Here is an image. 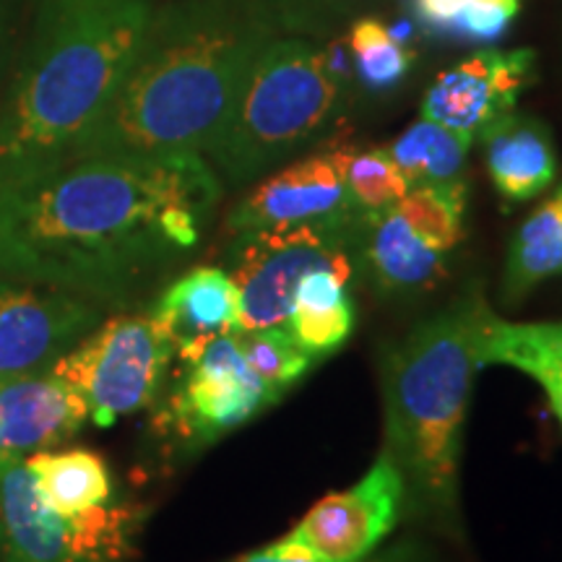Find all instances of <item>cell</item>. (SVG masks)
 Returning a JSON list of instances; mask_svg holds the SVG:
<instances>
[{
	"label": "cell",
	"mask_w": 562,
	"mask_h": 562,
	"mask_svg": "<svg viewBox=\"0 0 562 562\" xmlns=\"http://www.w3.org/2000/svg\"><path fill=\"white\" fill-rule=\"evenodd\" d=\"M102 318L76 294L40 284H0V383L50 370Z\"/></svg>",
	"instance_id": "obj_12"
},
{
	"label": "cell",
	"mask_w": 562,
	"mask_h": 562,
	"mask_svg": "<svg viewBox=\"0 0 562 562\" xmlns=\"http://www.w3.org/2000/svg\"><path fill=\"white\" fill-rule=\"evenodd\" d=\"M229 562H323V560H315V558H311V554L294 550V547L284 544L281 539H277V542L263 547V550L237 554V558Z\"/></svg>",
	"instance_id": "obj_29"
},
{
	"label": "cell",
	"mask_w": 562,
	"mask_h": 562,
	"mask_svg": "<svg viewBox=\"0 0 562 562\" xmlns=\"http://www.w3.org/2000/svg\"><path fill=\"white\" fill-rule=\"evenodd\" d=\"M172 357V341L151 313L117 315L97 323L50 370L87 402L94 425L110 427L157 398Z\"/></svg>",
	"instance_id": "obj_8"
},
{
	"label": "cell",
	"mask_w": 562,
	"mask_h": 562,
	"mask_svg": "<svg viewBox=\"0 0 562 562\" xmlns=\"http://www.w3.org/2000/svg\"><path fill=\"white\" fill-rule=\"evenodd\" d=\"M349 83L318 40L279 34L252 63L203 157L227 186L263 178L339 123Z\"/></svg>",
	"instance_id": "obj_5"
},
{
	"label": "cell",
	"mask_w": 562,
	"mask_h": 562,
	"mask_svg": "<svg viewBox=\"0 0 562 562\" xmlns=\"http://www.w3.org/2000/svg\"><path fill=\"white\" fill-rule=\"evenodd\" d=\"M360 209L344 180L341 144L294 159L284 170L266 175L235 203L227 216L232 237L281 224L321 220Z\"/></svg>",
	"instance_id": "obj_13"
},
{
	"label": "cell",
	"mask_w": 562,
	"mask_h": 562,
	"mask_svg": "<svg viewBox=\"0 0 562 562\" xmlns=\"http://www.w3.org/2000/svg\"><path fill=\"white\" fill-rule=\"evenodd\" d=\"M279 34L271 0L154 9L115 97L68 161L206 154L252 63Z\"/></svg>",
	"instance_id": "obj_2"
},
{
	"label": "cell",
	"mask_w": 562,
	"mask_h": 562,
	"mask_svg": "<svg viewBox=\"0 0 562 562\" xmlns=\"http://www.w3.org/2000/svg\"><path fill=\"white\" fill-rule=\"evenodd\" d=\"M467 180L448 186H414L396 201L398 214L414 235L430 248L448 252L463 240V214H467Z\"/></svg>",
	"instance_id": "obj_25"
},
{
	"label": "cell",
	"mask_w": 562,
	"mask_h": 562,
	"mask_svg": "<svg viewBox=\"0 0 562 562\" xmlns=\"http://www.w3.org/2000/svg\"><path fill=\"white\" fill-rule=\"evenodd\" d=\"M487 300H456L422 321L383 362L385 451L406 484V505L461 537V456L472 404L474 334Z\"/></svg>",
	"instance_id": "obj_4"
},
{
	"label": "cell",
	"mask_w": 562,
	"mask_h": 562,
	"mask_svg": "<svg viewBox=\"0 0 562 562\" xmlns=\"http://www.w3.org/2000/svg\"><path fill=\"white\" fill-rule=\"evenodd\" d=\"M237 341L245 360L258 372L263 383L284 396L292 385L311 372L315 357L302 344L294 339L292 328L286 323L266 328H252V331H237Z\"/></svg>",
	"instance_id": "obj_26"
},
{
	"label": "cell",
	"mask_w": 562,
	"mask_h": 562,
	"mask_svg": "<svg viewBox=\"0 0 562 562\" xmlns=\"http://www.w3.org/2000/svg\"><path fill=\"white\" fill-rule=\"evenodd\" d=\"M476 138L495 193L510 206L533 201L558 178V146L542 117L508 112Z\"/></svg>",
	"instance_id": "obj_17"
},
{
	"label": "cell",
	"mask_w": 562,
	"mask_h": 562,
	"mask_svg": "<svg viewBox=\"0 0 562 562\" xmlns=\"http://www.w3.org/2000/svg\"><path fill=\"white\" fill-rule=\"evenodd\" d=\"M364 562H422V550L414 544H396L381 554H372Z\"/></svg>",
	"instance_id": "obj_31"
},
{
	"label": "cell",
	"mask_w": 562,
	"mask_h": 562,
	"mask_svg": "<svg viewBox=\"0 0 562 562\" xmlns=\"http://www.w3.org/2000/svg\"><path fill=\"white\" fill-rule=\"evenodd\" d=\"M558 277H562V182L513 232L501 297L505 305H518Z\"/></svg>",
	"instance_id": "obj_19"
},
{
	"label": "cell",
	"mask_w": 562,
	"mask_h": 562,
	"mask_svg": "<svg viewBox=\"0 0 562 562\" xmlns=\"http://www.w3.org/2000/svg\"><path fill=\"white\" fill-rule=\"evenodd\" d=\"M87 422V402L53 370L0 383V459H21L60 446Z\"/></svg>",
	"instance_id": "obj_14"
},
{
	"label": "cell",
	"mask_w": 562,
	"mask_h": 562,
	"mask_svg": "<svg viewBox=\"0 0 562 562\" xmlns=\"http://www.w3.org/2000/svg\"><path fill=\"white\" fill-rule=\"evenodd\" d=\"M240 290L220 266H195L182 273L151 311L182 362L195 360L209 341L240 331Z\"/></svg>",
	"instance_id": "obj_15"
},
{
	"label": "cell",
	"mask_w": 562,
	"mask_h": 562,
	"mask_svg": "<svg viewBox=\"0 0 562 562\" xmlns=\"http://www.w3.org/2000/svg\"><path fill=\"white\" fill-rule=\"evenodd\" d=\"M474 357L480 368L503 364L537 381L562 425V321L510 323L487 307L474 334Z\"/></svg>",
	"instance_id": "obj_18"
},
{
	"label": "cell",
	"mask_w": 562,
	"mask_h": 562,
	"mask_svg": "<svg viewBox=\"0 0 562 562\" xmlns=\"http://www.w3.org/2000/svg\"><path fill=\"white\" fill-rule=\"evenodd\" d=\"M385 3H396V5H412V0H385Z\"/></svg>",
	"instance_id": "obj_32"
},
{
	"label": "cell",
	"mask_w": 562,
	"mask_h": 562,
	"mask_svg": "<svg viewBox=\"0 0 562 562\" xmlns=\"http://www.w3.org/2000/svg\"><path fill=\"white\" fill-rule=\"evenodd\" d=\"M144 524L136 505L60 516L40 497L24 459H0V552L5 562H125Z\"/></svg>",
	"instance_id": "obj_7"
},
{
	"label": "cell",
	"mask_w": 562,
	"mask_h": 562,
	"mask_svg": "<svg viewBox=\"0 0 562 562\" xmlns=\"http://www.w3.org/2000/svg\"><path fill=\"white\" fill-rule=\"evenodd\" d=\"M220 199L203 154L68 161L0 191V273L115 297L193 250Z\"/></svg>",
	"instance_id": "obj_1"
},
{
	"label": "cell",
	"mask_w": 562,
	"mask_h": 562,
	"mask_svg": "<svg viewBox=\"0 0 562 562\" xmlns=\"http://www.w3.org/2000/svg\"><path fill=\"white\" fill-rule=\"evenodd\" d=\"M537 76V53L529 47H482L435 76L422 97V117L476 138L490 123L516 110Z\"/></svg>",
	"instance_id": "obj_11"
},
{
	"label": "cell",
	"mask_w": 562,
	"mask_h": 562,
	"mask_svg": "<svg viewBox=\"0 0 562 562\" xmlns=\"http://www.w3.org/2000/svg\"><path fill=\"white\" fill-rule=\"evenodd\" d=\"M347 286L349 281L336 271L318 269L302 277L294 290L286 326L318 362L339 351L355 331V302Z\"/></svg>",
	"instance_id": "obj_20"
},
{
	"label": "cell",
	"mask_w": 562,
	"mask_h": 562,
	"mask_svg": "<svg viewBox=\"0 0 562 562\" xmlns=\"http://www.w3.org/2000/svg\"><path fill=\"white\" fill-rule=\"evenodd\" d=\"M362 209L321 220L235 235L229 277L240 290V331L290 321L294 290L311 271L331 269L351 281Z\"/></svg>",
	"instance_id": "obj_6"
},
{
	"label": "cell",
	"mask_w": 562,
	"mask_h": 562,
	"mask_svg": "<svg viewBox=\"0 0 562 562\" xmlns=\"http://www.w3.org/2000/svg\"><path fill=\"white\" fill-rule=\"evenodd\" d=\"M24 461L40 497L60 516H76L110 503L112 476L100 453L87 448L58 453L37 451Z\"/></svg>",
	"instance_id": "obj_21"
},
{
	"label": "cell",
	"mask_w": 562,
	"mask_h": 562,
	"mask_svg": "<svg viewBox=\"0 0 562 562\" xmlns=\"http://www.w3.org/2000/svg\"><path fill=\"white\" fill-rule=\"evenodd\" d=\"M341 165L351 201L362 211L396 206V201L409 191V182L385 149L360 151L341 146Z\"/></svg>",
	"instance_id": "obj_27"
},
{
	"label": "cell",
	"mask_w": 562,
	"mask_h": 562,
	"mask_svg": "<svg viewBox=\"0 0 562 562\" xmlns=\"http://www.w3.org/2000/svg\"><path fill=\"white\" fill-rule=\"evenodd\" d=\"M279 398L281 393L263 383L245 360L237 334H224L186 362L159 422L188 446H211L279 404Z\"/></svg>",
	"instance_id": "obj_9"
},
{
	"label": "cell",
	"mask_w": 562,
	"mask_h": 562,
	"mask_svg": "<svg viewBox=\"0 0 562 562\" xmlns=\"http://www.w3.org/2000/svg\"><path fill=\"white\" fill-rule=\"evenodd\" d=\"M385 0H271L281 32L328 42Z\"/></svg>",
	"instance_id": "obj_28"
},
{
	"label": "cell",
	"mask_w": 562,
	"mask_h": 562,
	"mask_svg": "<svg viewBox=\"0 0 562 562\" xmlns=\"http://www.w3.org/2000/svg\"><path fill=\"white\" fill-rule=\"evenodd\" d=\"M524 0H412L419 32L446 45L490 47L510 32Z\"/></svg>",
	"instance_id": "obj_22"
},
{
	"label": "cell",
	"mask_w": 562,
	"mask_h": 562,
	"mask_svg": "<svg viewBox=\"0 0 562 562\" xmlns=\"http://www.w3.org/2000/svg\"><path fill=\"white\" fill-rule=\"evenodd\" d=\"M404 505V476L383 448L360 482L315 503L281 542L323 562H364L396 529Z\"/></svg>",
	"instance_id": "obj_10"
},
{
	"label": "cell",
	"mask_w": 562,
	"mask_h": 562,
	"mask_svg": "<svg viewBox=\"0 0 562 562\" xmlns=\"http://www.w3.org/2000/svg\"><path fill=\"white\" fill-rule=\"evenodd\" d=\"M11 0H0V79H3L11 58Z\"/></svg>",
	"instance_id": "obj_30"
},
{
	"label": "cell",
	"mask_w": 562,
	"mask_h": 562,
	"mask_svg": "<svg viewBox=\"0 0 562 562\" xmlns=\"http://www.w3.org/2000/svg\"><path fill=\"white\" fill-rule=\"evenodd\" d=\"M357 256L370 279L391 297H414L435 290L446 279V252L414 235L396 209L362 211Z\"/></svg>",
	"instance_id": "obj_16"
},
{
	"label": "cell",
	"mask_w": 562,
	"mask_h": 562,
	"mask_svg": "<svg viewBox=\"0 0 562 562\" xmlns=\"http://www.w3.org/2000/svg\"><path fill=\"white\" fill-rule=\"evenodd\" d=\"M474 138L461 136L442 125L427 121L412 123L402 136L393 138L385 151L396 161V167L414 186H448V182L463 180L467 157Z\"/></svg>",
	"instance_id": "obj_23"
},
{
	"label": "cell",
	"mask_w": 562,
	"mask_h": 562,
	"mask_svg": "<svg viewBox=\"0 0 562 562\" xmlns=\"http://www.w3.org/2000/svg\"><path fill=\"white\" fill-rule=\"evenodd\" d=\"M344 42L349 50L351 74L372 94H385L402 87L417 60L414 47L393 40L389 24L370 13L351 21Z\"/></svg>",
	"instance_id": "obj_24"
},
{
	"label": "cell",
	"mask_w": 562,
	"mask_h": 562,
	"mask_svg": "<svg viewBox=\"0 0 562 562\" xmlns=\"http://www.w3.org/2000/svg\"><path fill=\"white\" fill-rule=\"evenodd\" d=\"M151 11V0H34L0 94V191L66 165L115 97Z\"/></svg>",
	"instance_id": "obj_3"
}]
</instances>
